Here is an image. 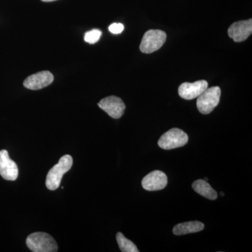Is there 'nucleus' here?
<instances>
[{
  "label": "nucleus",
  "mask_w": 252,
  "mask_h": 252,
  "mask_svg": "<svg viewBox=\"0 0 252 252\" xmlns=\"http://www.w3.org/2000/svg\"><path fill=\"white\" fill-rule=\"evenodd\" d=\"M73 158L70 155L63 156L59 163L54 165L46 176V186L49 190H56L61 185L63 175L70 170L72 166Z\"/></svg>",
  "instance_id": "f257e3e1"
},
{
  "label": "nucleus",
  "mask_w": 252,
  "mask_h": 252,
  "mask_svg": "<svg viewBox=\"0 0 252 252\" xmlns=\"http://www.w3.org/2000/svg\"><path fill=\"white\" fill-rule=\"evenodd\" d=\"M28 248L34 252H56L59 247L56 240L48 233L36 232L32 233L26 240Z\"/></svg>",
  "instance_id": "f03ea898"
},
{
  "label": "nucleus",
  "mask_w": 252,
  "mask_h": 252,
  "mask_svg": "<svg viewBox=\"0 0 252 252\" xmlns=\"http://www.w3.org/2000/svg\"><path fill=\"white\" fill-rule=\"evenodd\" d=\"M220 89L218 86L207 89L197 97V108L203 114H210L220 103Z\"/></svg>",
  "instance_id": "7ed1b4c3"
},
{
  "label": "nucleus",
  "mask_w": 252,
  "mask_h": 252,
  "mask_svg": "<svg viewBox=\"0 0 252 252\" xmlns=\"http://www.w3.org/2000/svg\"><path fill=\"white\" fill-rule=\"evenodd\" d=\"M167 39L166 33L160 30H150L144 34L140 49L144 54H152L160 49Z\"/></svg>",
  "instance_id": "20e7f679"
},
{
  "label": "nucleus",
  "mask_w": 252,
  "mask_h": 252,
  "mask_svg": "<svg viewBox=\"0 0 252 252\" xmlns=\"http://www.w3.org/2000/svg\"><path fill=\"white\" fill-rule=\"evenodd\" d=\"M189 141L188 135L179 128H172L164 133L159 139V147L165 150L184 147Z\"/></svg>",
  "instance_id": "39448f33"
},
{
  "label": "nucleus",
  "mask_w": 252,
  "mask_h": 252,
  "mask_svg": "<svg viewBox=\"0 0 252 252\" xmlns=\"http://www.w3.org/2000/svg\"><path fill=\"white\" fill-rule=\"evenodd\" d=\"M98 106L99 108L104 111L109 116L116 119L122 117L126 109L124 101L114 95L101 99Z\"/></svg>",
  "instance_id": "423d86ee"
},
{
  "label": "nucleus",
  "mask_w": 252,
  "mask_h": 252,
  "mask_svg": "<svg viewBox=\"0 0 252 252\" xmlns=\"http://www.w3.org/2000/svg\"><path fill=\"white\" fill-rule=\"evenodd\" d=\"M54 80V75L49 71H42L32 74L23 82V86L31 90H39L47 87Z\"/></svg>",
  "instance_id": "0eeeda50"
},
{
  "label": "nucleus",
  "mask_w": 252,
  "mask_h": 252,
  "mask_svg": "<svg viewBox=\"0 0 252 252\" xmlns=\"http://www.w3.org/2000/svg\"><path fill=\"white\" fill-rule=\"evenodd\" d=\"M207 88L208 83L205 80L195 81L194 83L185 82L181 84L178 92L182 98L190 100L197 98Z\"/></svg>",
  "instance_id": "6e6552de"
},
{
  "label": "nucleus",
  "mask_w": 252,
  "mask_h": 252,
  "mask_svg": "<svg viewBox=\"0 0 252 252\" xmlns=\"http://www.w3.org/2000/svg\"><path fill=\"white\" fill-rule=\"evenodd\" d=\"M167 185V175L160 170L150 172L142 181V187L149 191L162 190L166 187Z\"/></svg>",
  "instance_id": "1a4fd4ad"
},
{
  "label": "nucleus",
  "mask_w": 252,
  "mask_h": 252,
  "mask_svg": "<svg viewBox=\"0 0 252 252\" xmlns=\"http://www.w3.org/2000/svg\"><path fill=\"white\" fill-rule=\"evenodd\" d=\"M0 175L7 181H15L18 178L17 165L10 158L6 150L0 151Z\"/></svg>",
  "instance_id": "9d476101"
},
{
  "label": "nucleus",
  "mask_w": 252,
  "mask_h": 252,
  "mask_svg": "<svg viewBox=\"0 0 252 252\" xmlns=\"http://www.w3.org/2000/svg\"><path fill=\"white\" fill-rule=\"evenodd\" d=\"M252 32V20L238 21L233 23L228 28V34L235 42L246 40Z\"/></svg>",
  "instance_id": "9b49d317"
},
{
  "label": "nucleus",
  "mask_w": 252,
  "mask_h": 252,
  "mask_svg": "<svg viewBox=\"0 0 252 252\" xmlns=\"http://www.w3.org/2000/svg\"><path fill=\"white\" fill-rule=\"evenodd\" d=\"M205 228V225L200 221H189L186 223H179L174 227L172 232L176 235H183L189 233H198Z\"/></svg>",
  "instance_id": "f8f14e48"
},
{
  "label": "nucleus",
  "mask_w": 252,
  "mask_h": 252,
  "mask_svg": "<svg viewBox=\"0 0 252 252\" xmlns=\"http://www.w3.org/2000/svg\"><path fill=\"white\" fill-rule=\"evenodd\" d=\"M192 187L195 192L210 200H216L218 197L217 191L212 188L208 182L204 180L195 181L192 185Z\"/></svg>",
  "instance_id": "ddd939ff"
},
{
  "label": "nucleus",
  "mask_w": 252,
  "mask_h": 252,
  "mask_svg": "<svg viewBox=\"0 0 252 252\" xmlns=\"http://www.w3.org/2000/svg\"><path fill=\"white\" fill-rule=\"evenodd\" d=\"M117 240L121 251L123 252H139V250L135 244L129 240L128 239L126 238L120 232L117 234Z\"/></svg>",
  "instance_id": "4468645a"
},
{
  "label": "nucleus",
  "mask_w": 252,
  "mask_h": 252,
  "mask_svg": "<svg viewBox=\"0 0 252 252\" xmlns=\"http://www.w3.org/2000/svg\"><path fill=\"white\" fill-rule=\"evenodd\" d=\"M102 35V32L99 30L94 29L92 31L87 32L84 36V40L86 42L91 44H95L99 41V38Z\"/></svg>",
  "instance_id": "2eb2a0df"
},
{
  "label": "nucleus",
  "mask_w": 252,
  "mask_h": 252,
  "mask_svg": "<svg viewBox=\"0 0 252 252\" xmlns=\"http://www.w3.org/2000/svg\"><path fill=\"white\" fill-rule=\"evenodd\" d=\"M124 30V25L122 23H112L109 27V31L114 34H120Z\"/></svg>",
  "instance_id": "dca6fc26"
},
{
  "label": "nucleus",
  "mask_w": 252,
  "mask_h": 252,
  "mask_svg": "<svg viewBox=\"0 0 252 252\" xmlns=\"http://www.w3.org/2000/svg\"><path fill=\"white\" fill-rule=\"evenodd\" d=\"M42 1H44V2H51V1H56V0H41Z\"/></svg>",
  "instance_id": "f3484780"
},
{
  "label": "nucleus",
  "mask_w": 252,
  "mask_h": 252,
  "mask_svg": "<svg viewBox=\"0 0 252 252\" xmlns=\"http://www.w3.org/2000/svg\"><path fill=\"white\" fill-rule=\"evenodd\" d=\"M220 195H221V196H224V193H223V192H221V193H220Z\"/></svg>",
  "instance_id": "a211bd4d"
},
{
  "label": "nucleus",
  "mask_w": 252,
  "mask_h": 252,
  "mask_svg": "<svg viewBox=\"0 0 252 252\" xmlns=\"http://www.w3.org/2000/svg\"><path fill=\"white\" fill-rule=\"evenodd\" d=\"M204 180L206 181V182H207V180H208V179L205 178V179H204Z\"/></svg>",
  "instance_id": "6ab92c4d"
}]
</instances>
